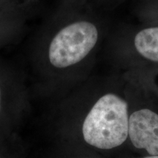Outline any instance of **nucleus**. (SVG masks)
<instances>
[{
  "label": "nucleus",
  "instance_id": "obj_2",
  "mask_svg": "<svg viewBox=\"0 0 158 158\" xmlns=\"http://www.w3.org/2000/svg\"><path fill=\"white\" fill-rule=\"evenodd\" d=\"M127 107L124 99L111 92L99 98L83 124L86 143L102 149L122 145L129 130Z\"/></svg>",
  "mask_w": 158,
  "mask_h": 158
},
{
  "label": "nucleus",
  "instance_id": "obj_3",
  "mask_svg": "<svg viewBox=\"0 0 158 158\" xmlns=\"http://www.w3.org/2000/svg\"><path fill=\"white\" fill-rule=\"evenodd\" d=\"M121 54L158 64V23H142L114 40L112 46Z\"/></svg>",
  "mask_w": 158,
  "mask_h": 158
},
{
  "label": "nucleus",
  "instance_id": "obj_6",
  "mask_svg": "<svg viewBox=\"0 0 158 158\" xmlns=\"http://www.w3.org/2000/svg\"><path fill=\"white\" fill-rule=\"evenodd\" d=\"M143 158H158V155H151L150 157H147Z\"/></svg>",
  "mask_w": 158,
  "mask_h": 158
},
{
  "label": "nucleus",
  "instance_id": "obj_4",
  "mask_svg": "<svg viewBox=\"0 0 158 158\" xmlns=\"http://www.w3.org/2000/svg\"><path fill=\"white\" fill-rule=\"evenodd\" d=\"M128 135L134 147L158 155V115L152 110L145 108L132 114Z\"/></svg>",
  "mask_w": 158,
  "mask_h": 158
},
{
  "label": "nucleus",
  "instance_id": "obj_7",
  "mask_svg": "<svg viewBox=\"0 0 158 158\" xmlns=\"http://www.w3.org/2000/svg\"><path fill=\"white\" fill-rule=\"evenodd\" d=\"M110 1H114V0H110Z\"/></svg>",
  "mask_w": 158,
  "mask_h": 158
},
{
  "label": "nucleus",
  "instance_id": "obj_1",
  "mask_svg": "<svg viewBox=\"0 0 158 158\" xmlns=\"http://www.w3.org/2000/svg\"><path fill=\"white\" fill-rule=\"evenodd\" d=\"M103 28L100 22L79 17L63 24L48 45L49 62L54 68L64 69L87 58L100 46Z\"/></svg>",
  "mask_w": 158,
  "mask_h": 158
},
{
  "label": "nucleus",
  "instance_id": "obj_5",
  "mask_svg": "<svg viewBox=\"0 0 158 158\" xmlns=\"http://www.w3.org/2000/svg\"><path fill=\"white\" fill-rule=\"evenodd\" d=\"M135 13L142 23H158V0H141Z\"/></svg>",
  "mask_w": 158,
  "mask_h": 158
}]
</instances>
